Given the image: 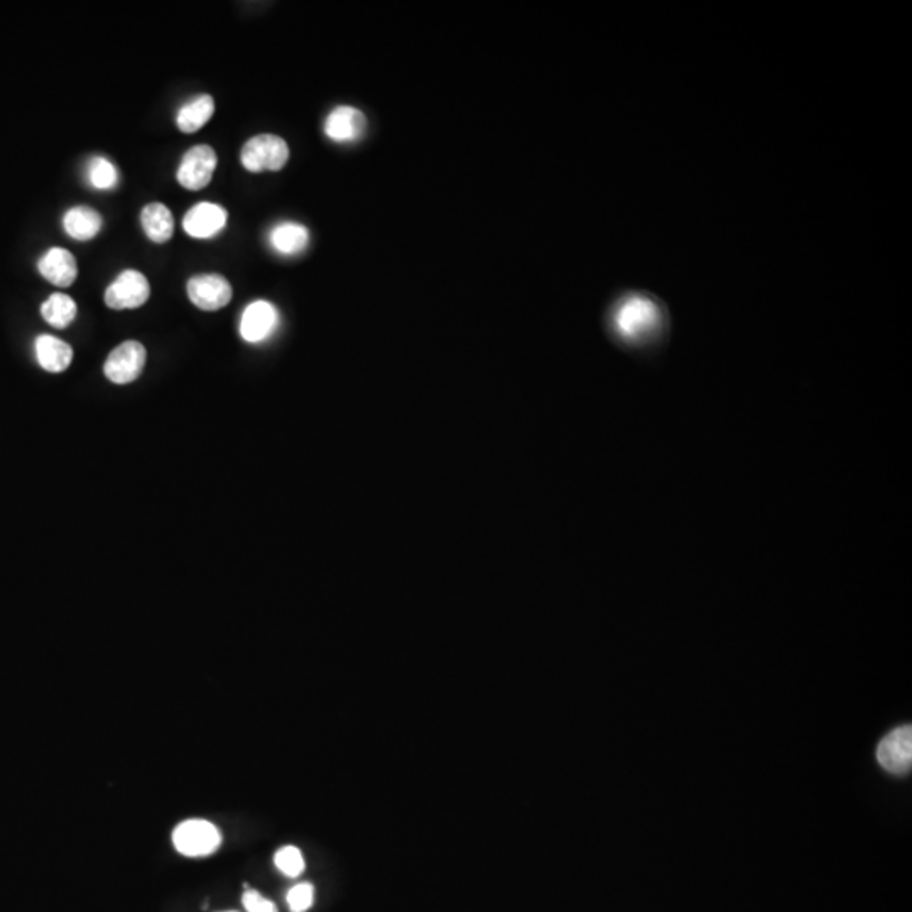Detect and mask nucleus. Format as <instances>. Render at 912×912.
I'll return each mask as SVG.
<instances>
[{
	"instance_id": "9b49d317",
	"label": "nucleus",
	"mask_w": 912,
	"mask_h": 912,
	"mask_svg": "<svg viewBox=\"0 0 912 912\" xmlns=\"http://www.w3.org/2000/svg\"><path fill=\"white\" fill-rule=\"evenodd\" d=\"M38 269L46 281L55 284L58 288H68L75 283L76 276H78L75 257L70 250L61 249V247L49 249L39 259Z\"/></svg>"
},
{
	"instance_id": "f257e3e1",
	"label": "nucleus",
	"mask_w": 912,
	"mask_h": 912,
	"mask_svg": "<svg viewBox=\"0 0 912 912\" xmlns=\"http://www.w3.org/2000/svg\"><path fill=\"white\" fill-rule=\"evenodd\" d=\"M173 845L176 852L190 858L208 857L222 845V833L212 821H181L173 831Z\"/></svg>"
},
{
	"instance_id": "20e7f679",
	"label": "nucleus",
	"mask_w": 912,
	"mask_h": 912,
	"mask_svg": "<svg viewBox=\"0 0 912 912\" xmlns=\"http://www.w3.org/2000/svg\"><path fill=\"white\" fill-rule=\"evenodd\" d=\"M151 294V286L146 276L139 271L129 269L120 274L114 283L105 291V304L110 310H136L146 303Z\"/></svg>"
},
{
	"instance_id": "f03ea898",
	"label": "nucleus",
	"mask_w": 912,
	"mask_h": 912,
	"mask_svg": "<svg viewBox=\"0 0 912 912\" xmlns=\"http://www.w3.org/2000/svg\"><path fill=\"white\" fill-rule=\"evenodd\" d=\"M289 147L283 137L261 134L245 142L240 161L250 173L279 171L288 163Z\"/></svg>"
},
{
	"instance_id": "a211bd4d",
	"label": "nucleus",
	"mask_w": 912,
	"mask_h": 912,
	"mask_svg": "<svg viewBox=\"0 0 912 912\" xmlns=\"http://www.w3.org/2000/svg\"><path fill=\"white\" fill-rule=\"evenodd\" d=\"M87 176L90 185L97 190H112L119 181L117 168L102 156H95L88 161Z\"/></svg>"
},
{
	"instance_id": "2eb2a0df",
	"label": "nucleus",
	"mask_w": 912,
	"mask_h": 912,
	"mask_svg": "<svg viewBox=\"0 0 912 912\" xmlns=\"http://www.w3.org/2000/svg\"><path fill=\"white\" fill-rule=\"evenodd\" d=\"M63 228L71 239L92 240L102 230V217L90 207L70 208L63 217Z\"/></svg>"
},
{
	"instance_id": "7ed1b4c3",
	"label": "nucleus",
	"mask_w": 912,
	"mask_h": 912,
	"mask_svg": "<svg viewBox=\"0 0 912 912\" xmlns=\"http://www.w3.org/2000/svg\"><path fill=\"white\" fill-rule=\"evenodd\" d=\"M217 152L208 144L191 147L181 159L178 168V183L190 191L203 190L212 181L217 169Z\"/></svg>"
},
{
	"instance_id": "6ab92c4d",
	"label": "nucleus",
	"mask_w": 912,
	"mask_h": 912,
	"mask_svg": "<svg viewBox=\"0 0 912 912\" xmlns=\"http://www.w3.org/2000/svg\"><path fill=\"white\" fill-rule=\"evenodd\" d=\"M274 864H276V869L289 879H296L306 869L303 853L298 847H291V845L277 850L274 855Z\"/></svg>"
},
{
	"instance_id": "ddd939ff",
	"label": "nucleus",
	"mask_w": 912,
	"mask_h": 912,
	"mask_svg": "<svg viewBox=\"0 0 912 912\" xmlns=\"http://www.w3.org/2000/svg\"><path fill=\"white\" fill-rule=\"evenodd\" d=\"M269 242L281 256H298L310 244V232L301 223H277L269 234Z\"/></svg>"
},
{
	"instance_id": "412c9836",
	"label": "nucleus",
	"mask_w": 912,
	"mask_h": 912,
	"mask_svg": "<svg viewBox=\"0 0 912 912\" xmlns=\"http://www.w3.org/2000/svg\"><path fill=\"white\" fill-rule=\"evenodd\" d=\"M242 904L247 912H279L274 902L269 901L267 897L262 896L261 892L254 891V889H245Z\"/></svg>"
},
{
	"instance_id": "39448f33",
	"label": "nucleus",
	"mask_w": 912,
	"mask_h": 912,
	"mask_svg": "<svg viewBox=\"0 0 912 912\" xmlns=\"http://www.w3.org/2000/svg\"><path fill=\"white\" fill-rule=\"evenodd\" d=\"M146 348L139 342H124L110 352L105 362L104 372L107 379L114 384L124 386L139 379L146 365Z\"/></svg>"
},
{
	"instance_id": "0eeeda50",
	"label": "nucleus",
	"mask_w": 912,
	"mask_h": 912,
	"mask_svg": "<svg viewBox=\"0 0 912 912\" xmlns=\"http://www.w3.org/2000/svg\"><path fill=\"white\" fill-rule=\"evenodd\" d=\"M279 326V311L274 304L264 299L254 301L245 308L240 318V337L245 342L262 343L276 333Z\"/></svg>"
},
{
	"instance_id": "423d86ee",
	"label": "nucleus",
	"mask_w": 912,
	"mask_h": 912,
	"mask_svg": "<svg viewBox=\"0 0 912 912\" xmlns=\"http://www.w3.org/2000/svg\"><path fill=\"white\" fill-rule=\"evenodd\" d=\"M188 298L196 308L203 311H218L225 308L232 299V286L218 274H201L188 281Z\"/></svg>"
},
{
	"instance_id": "f8f14e48",
	"label": "nucleus",
	"mask_w": 912,
	"mask_h": 912,
	"mask_svg": "<svg viewBox=\"0 0 912 912\" xmlns=\"http://www.w3.org/2000/svg\"><path fill=\"white\" fill-rule=\"evenodd\" d=\"M36 359L46 372L61 374L71 365L73 350L68 343L53 335H41L34 342Z\"/></svg>"
},
{
	"instance_id": "f3484780",
	"label": "nucleus",
	"mask_w": 912,
	"mask_h": 912,
	"mask_svg": "<svg viewBox=\"0 0 912 912\" xmlns=\"http://www.w3.org/2000/svg\"><path fill=\"white\" fill-rule=\"evenodd\" d=\"M76 303L68 294L55 293L51 294L43 306H41V315L44 321L53 328H66L70 326L76 318Z\"/></svg>"
},
{
	"instance_id": "aec40b11",
	"label": "nucleus",
	"mask_w": 912,
	"mask_h": 912,
	"mask_svg": "<svg viewBox=\"0 0 912 912\" xmlns=\"http://www.w3.org/2000/svg\"><path fill=\"white\" fill-rule=\"evenodd\" d=\"M289 911L291 912H308L315 902V887L310 882H301L294 885L293 889L288 892Z\"/></svg>"
},
{
	"instance_id": "6e6552de",
	"label": "nucleus",
	"mask_w": 912,
	"mask_h": 912,
	"mask_svg": "<svg viewBox=\"0 0 912 912\" xmlns=\"http://www.w3.org/2000/svg\"><path fill=\"white\" fill-rule=\"evenodd\" d=\"M877 760L885 771L892 774H906L912 766V730L909 725L887 733L879 747Z\"/></svg>"
},
{
	"instance_id": "9d476101",
	"label": "nucleus",
	"mask_w": 912,
	"mask_h": 912,
	"mask_svg": "<svg viewBox=\"0 0 912 912\" xmlns=\"http://www.w3.org/2000/svg\"><path fill=\"white\" fill-rule=\"evenodd\" d=\"M365 129V115L359 109L348 105H340L333 109L325 120L326 136L340 144L359 141L360 137L364 136Z\"/></svg>"
},
{
	"instance_id": "4be33fe9",
	"label": "nucleus",
	"mask_w": 912,
	"mask_h": 912,
	"mask_svg": "<svg viewBox=\"0 0 912 912\" xmlns=\"http://www.w3.org/2000/svg\"><path fill=\"white\" fill-rule=\"evenodd\" d=\"M222 912H239V911H222Z\"/></svg>"
},
{
	"instance_id": "4468645a",
	"label": "nucleus",
	"mask_w": 912,
	"mask_h": 912,
	"mask_svg": "<svg viewBox=\"0 0 912 912\" xmlns=\"http://www.w3.org/2000/svg\"><path fill=\"white\" fill-rule=\"evenodd\" d=\"M141 223L147 237L156 244H164L173 237V213L163 203H149L142 208Z\"/></svg>"
},
{
	"instance_id": "1a4fd4ad",
	"label": "nucleus",
	"mask_w": 912,
	"mask_h": 912,
	"mask_svg": "<svg viewBox=\"0 0 912 912\" xmlns=\"http://www.w3.org/2000/svg\"><path fill=\"white\" fill-rule=\"evenodd\" d=\"M227 217L225 208L215 205V203L201 201L188 210L183 218V228H185L186 234L193 239H212L225 228Z\"/></svg>"
},
{
	"instance_id": "dca6fc26",
	"label": "nucleus",
	"mask_w": 912,
	"mask_h": 912,
	"mask_svg": "<svg viewBox=\"0 0 912 912\" xmlns=\"http://www.w3.org/2000/svg\"><path fill=\"white\" fill-rule=\"evenodd\" d=\"M213 112H215V102H213L212 95H198V97L191 98L190 102L183 105L178 112V117H176L178 129L185 134H195L203 125L207 124L208 120L212 119Z\"/></svg>"
}]
</instances>
